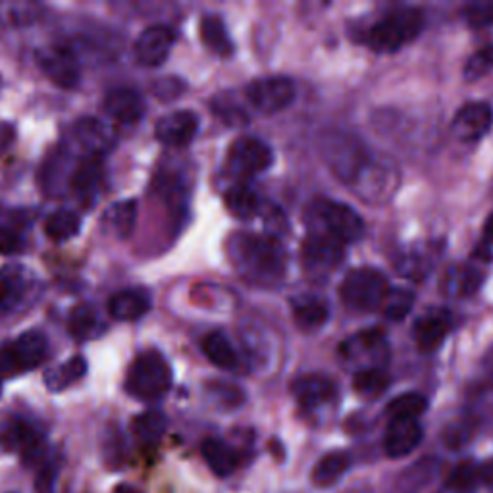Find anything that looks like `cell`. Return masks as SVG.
<instances>
[{"instance_id":"cell-1","label":"cell","mask_w":493,"mask_h":493,"mask_svg":"<svg viewBox=\"0 0 493 493\" xmlns=\"http://www.w3.org/2000/svg\"><path fill=\"white\" fill-rule=\"evenodd\" d=\"M227 255L236 270L258 286H274L286 274L288 255L274 237L236 234L227 241Z\"/></svg>"},{"instance_id":"cell-2","label":"cell","mask_w":493,"mask_h":493,"mask_svg":"<svg viewBox=\"0 0 493 493\" xmlns=\"http://www.w3.org/2000/svg\"><path fill=\"white\" fill-rule=\"evenodd\" d=\"M425 27V14L413 6L387 12L368 31V45L376 52H395L416 39Z\"/></svg>"},{"instance_id":"cell-3","label":"cell","mask_w":493,"mask_h":493,"mask_svg":"<svg viewBox=\"0 0 493 493\" xmlns=\"http://www.w3.org/2000/svg\"><path fill=\"white\" fill-rule=\"evenodd\" d=\"M173 376L168 361L158 351H145L130 366L126 392L141 401L164 397L172 387Z\"/></svg>"},{"instance_id":"cell-4","label":"cell","mask_w":493,"mask_h":493,"mask_svg":"<svg viewBox=\"0 0 493 493\" xmlns=\"http://www.w3.org/2000/svg\"><path fill=\"white\" fill-rule=\"evenodd\" d=\"M307 220L312 226V234L330 236L343 245L361 239L364 234L362 218L343 203L316 201L307 210Z\"/></svg>"},{"instance_id":"cell-5","label":"cell","mask_w":493,"mask_h":493,"mask_svg":"<svg viewBox=\"0 0 493 493\" xmlns=\"http://www.w3.org/2000/svg\"><path fill=\"white\" fill-rule=\"evenodd\" d=\"M340 293L351 310L372 312L383 307L387 295H390V284L380 270L364 267L351 270L345 276Z\"/></svg>"},{"instance_id":"cell-6","label":"cell","mask_w":493,"mask_h":493,"mask_svg":"<svg viewBox=\"0 0 493 493\" xmlns=\"http://www.w3.org/2000/svg\"><path fill=\"white\" fill-rule=\"evenodd\" d=\"M47 353L48 341L45 333L39 330H27L14 343L0 349V372L6 376L29 372L43 364Z\"/></svg>"},{"instance_id":"cell-7","label":"cell","mask_w":493,"mask_h":493,"mask_svg":"<svg viewBox=\"0 0 493 493\" xmlns=\"http://www.w3.org/2000/svg\"><path fill=\"white\" fill-rule=\"evenodd\" d=\"M0 451L22 453L31 465V461L39 459L43 453V435L33 422L20 416H8L0 422Z\"/></svg>"},{"instance_id":"cell-8","label":"cell","mask_w":493,"mask_h":493,"mask_svg":"<svg viewBox=\"0 0 493 493\" xmlns=\"http://www.w3.org/2000/svg\"><path fill=\"white\" fill-rule=\"evenodd\" d=\"M246 99L264 114L286 110L295 99V83L289 78H262L246 87Z\"/></svg>"},{"instance_id":"cell-9","label":"cell","mask_w":493,"mask_h":493,"mask_svg":"<svg viewBox=\"0 0 493 493\" xmlns=\"http://www.w3.org/2000/svg\"><path fill=\"white\" fill-rule=\"evenodd\" d=\"M343 243L322 234H310L301 249L303 267L312 276H328L343 260Z\"/></svg>"},{"instance_id":"cell-10","label":"cell","mask_w":493,"mask_h":493,"mask_svg":"<svg viewBox=\"0 0 493 493\" xmlns=\"http://www.w3.org/2000/svg\"><path fill=\"white\" fill-rule=\"evenodd\" d=\"M37 64L43 74L62 89H74L81 79L79 64L74 52L66 47H45L37 52Z\"/></svg>"},{"instance_id":"cell-11","label":"cell","mask_w":493,"mask_h":493,"mask_svg":"<svg viewBox=\"0 0 493 493\" xmlns=\"http://www.w3.org/2000/svg\"><path fill=\"white\" fill-rule=\"evenodd\" d=\"M272 149L255 137H239L230 147V156H227V164H230L234 173L239 175L262 173L272 166Z\"/></svg>"},{"instance_id":"cell-12","label":"cell","mask_w":493,"mask_h":493,"mask_svg":"<svg viewBox=\"0 0 493 493\" xmlns=\"http://www.w3.org/2000/svg\"><path fill=\"white\" fill-rule=\"evenodd\" d=\"M175 43V33L164 24H154L139 35L135 41V58L141 66L158 68L163 66Z\"/></svg>"},{"instance_id":"cell-13","label":"cell","mask_w":493,"mask_h":493,"mask_svg":"<svg viewBox=\"0 0 493 493\" xmlns=\"http://www.w3.org/2000/svg\"><path fill=\"white\" fill-rule=\"evenodd\" d=\"M199 131V116L191 110H178L163 116L154 126V137L166 147H187Z\"/></svg>"},{"instance_id":"cell-14","label":"cell","mask_w":493,"mask_h":493,"mask_svg":"<svg viewBox=\"0 0 493 493\" xmlns=\"http://www.w3.org/2000/svg\"><path fill=\"white\" fill-rule=\"evenodd\" d=\"M493 123V110L488 102H468L456 112L451 131L461 141H478L484 137Z\"/></svg>"},{"instance_id":"cell-15","label":"cell","mask_w":493,"mask_h":493,"mask_svg":"<svg viewBox=\"0 0 493 493\" xmlns=\"http://www.w3.org/2000/svg\"><path fill=\"white\" fill-rule=\"evenodd\" d=\"M422 442V428L416 420H390L385 437H383V449L392 456V459H401V456L411 455Z\"/></svg>"},{"instance_id":"cell-16","label":"cell","mask_w":493,"mask_h":493,"mask_svg":"<svg viewBox=\"0 0 493 493\" xmlns=\"http://www.w3.org/2000/svg\"><path fill=\"white\" fill-rule=\"evenodd\" d=\"M387 353L385 340L382 331L378 330H366L357 333L355 338H351L341 345V355L351 361H362L370 362V368H378V362H383Z\"/></svg>"},{"instance_id":"cell-17","label":"cell","mask_w":493,"mask_h":493,"mask_svg":"<svg viewBox=\"0 0 493 493\" xmlns=\"http://www.w3.org/2000/svg\"><path fill=\"white\" fill-rule=\"evenodd\" d=\"M291 393L299 404L314 409L336 397V383L324 374H305L291 383Z\"/></svg>"},{"instance_id":"cell-18","label":"cell","mask_w":493,"mask_h":493,"mask_svg":"<svg viewBox=\"0 0 493 493\" xmlns=\"http://www.w3.org/2000/svg\"><path fill=\"white\" fill-rule=\"evenodd\" d=\"M151 293L147 289L135 288L112 295L109 301V312L114 320L131 322L145 316L151 310Z\"/></svg>"},{"instance_id":"cell-19","label":"cell","mask_w":493,"mask_h":493,"mask_svg":"<svg viewBox=\"0 0 493 493\" xmlns=\"http://www.w3.org/2000/svg\"><path fill=\"white\" fill-rule=\"evenodd\" d=\"M104 109L121 123H135L145 116V100L135 89L118 87L104 99Z\"/></svg>"},{"instance_id":"cell-20","label":"cell","mask_w":493,"mask_h":493,"mask_svg":"<svg viewBox=\"0 0 493 493\" xmlns=\"http://www.w3.org/2000/svg\"><path fill=\"white\" fill-rule=\"evenodd\" d=\"M449 333V316L444 310H430L414 326V340L422 353H430L444 343Z\"/></svg>"},{"instance_id":"cell-21","label":"cell","mask_w":493,"mask_h":493,"mask_svg":"<svg viewBox=\"0 0 493 493\" xmlns=\"http://www.w3.org/2000/svg\"><path fill=\"white\" fill-rule=\"evenodd\" d=\"M201 39L208 50H213L215 55L227 58L234 55V41L227 33L226 24L220 20L218 16H205L201 20Z\"/></svg>"},{"instance_id":"cell-22","label":"cell","mask_w":493,"mask_h":493,"mask_svg":"<svg viewBox=\"0 0 493 493\" xmlns=\"http://www.w3.org/2000/svg\"><path fill=\"white\" fill-rule=\"evenodd\" d=\"M137 220V203L133 199L121 201L118 205H112L102 216V227L104 232L116 236L118 239L128 237Z\"/></svg>"},{"instance_id":"cell-23","label":"cell","mask_w":493,"mask_h":493,"mask_svg":"<svg viewBox=\"0 0 493 493\" xmlns=\"http://www.w3.org/2000/svg\"><path fill=\"white\" fill-rule=\"evenodd\" d=\"M349 456L341 451H333L324 455L322 459L314 465L310 472V482L316 488H330L333 484H338L343 474L349 468Z\"/></svg>"},{"instance_id":"cell-24","label":"cell","mask_w":493,"mask_h":493,"mask_svg":"<svg viewBox=\"0 0 493 493\" xmlns=\"http://www.w3.org/2000/svg\"><path fill=\"white\" fill-rule=\"evenodd\" d=\"M206 465L210 467L216 477H230V474L237 468V453L234 447L227 446L222 439H206L201 447Z\"/></svg>"},{"instance_id":"cell-25","label":"cell","mask_w":493,"mask_h":493,"mask_svg":"<svg viewBox=\"0 0 493 493\" xmlns=\"http://www.w3.org/2000/svg\"><path fill=\"white\" fill-rule=\"evenodd\" d=\"M201 349L205 357L218 368L234 370L237 366V353L232 341L226 338L224 331H210L203 338Z\"/></svg>"},{"instance_id":"cell-26","label":"cell","mask_w":493,"mask_h":493,"mask_svg":"<svg viewBox=\"0 0 493 493\" xmlns=\"http://www.w3.org/2000/svg\"><path fill=\"white\" fill-rule=\"evenodd\" d=\"M482 281V276L478 270H474L472 267H453L446 272L442 279V289L449 297H468L478 289Z\"/></svg>"},{"instance_id":"cell-27","label":"cell","mask_w":493,"mask_h":493,"mask_svg":"<svg viewBox=\"0 0 493 493\" xmlns=\"http://www.w3.org/2000/svg\"><path fill=\"white\" fill-rule=\"evenodd\" d=\"M168 428V418L161 411H147L135 416L131 430L139 444L154 446L163 439Z\"/></svg>"},{"instance_id":"cell-28","label":"cell","mask_w":493,"mask_h":493,"mask_svg":"<svg viewBox=\"0 0 493 493\" xmlns=\"http://www.w3.org/2000/svg\"><path fill=\"white\" fill-rule=\"evenodd\" d=\"M76 137L81 143V147L89 152L93 158H97L100 152L107 151L110 147V133L104 130L95 118H85L79 120L76 126Z\"/></svg>"},{"instance_id":"cell-29","label":"cell","mask_w":493,"mask_h":493,"mask_svg":"<svg viewBox=\"0 0 493 493\" xmlns=\"http://www.w3.org/2000/svg\"><path fill=\"white\" fill-rule=\"evenodd\" d=\"M293 316H295V322L299 328L305 330V331H314L326 324L330 310H328L326 301H322V299L305 297V299H301V301L295 303Z\"/></svg>"},{"instance_id":"cell-30","label":"cell","mask_w":493,"mask_h":493,"mask_svg":"<svg viewBox=\"0 0 493 493\" xmlns=\"http://www.w3.org/2000/svg\"><path fill=\"white\" fill-rule=\"evenodd\" d=\"M87 374V362L83 357H74L64 364L50 368L45 372V383L48 392H62L66 387L79 382Z\"/></svg>"},{"instance_id":"cell-31","label":"cell","mask_w":493,"mask_h":493,"mask_svg":"<svg viewBox=\"0 0 493 493\" xmlns=\"http://www.w3.org/2000/svg\"><path fill=\"white\" fill-rule=\"evenodd\" d=\"M81 220L72 210H57L45 222V234L52 241H68L79 234Z\"/></svg>"},{"instance_id":"cell-32","label":"cell","mask_w":493,"mask_h":493,"mask_svg":"<svg viewBox=\"0 0 493 493\" xmlns=\"http://www.w3.org/2000/svg\"><path fill=\"white\" fill-rule=\"evenodd\" d=\"M226 208L239 220H249L258 213V197L246 185H236L226 193Z\"/></svg>"},{"instance_id":"cell-33","label":"cell","mask_w":493,"mask_h":493,"mask_svg":"<svg viewBox=\"0 0 493 493\" xmlns=\"http://www.w3.org/2000/svg\"><path fill=\"white\" fill-rule=\"evenodd\" d=\"M69 331L79 341L93 340L102 331V320L91 307H78L69 314Z\"/></svg>"},{"instance_id":"cell-34","label":"cell","mask_w":493,"mask_h":493,"mask_svg":"<svg viewBox=\"0 0 493 493\" xmlns=\"http://www.w3.org/2000/svg\"><path fill=\"white\" fill-rule=\"evenodd\" d=\"M428 409V401L425 395L420 393H414V392H409V393H403L395 399H392V403L387 404V416H390V420H397V418H403V420H416L420 414H425Z\"/></svg>"},{"instance_id":"cell-35","label":"cell","mask_w":493,"mask_h":493,"mask_svg":"<svg viewBox=\"0 0 493 493\" xmlns=\"http://www.w3.org/2000/svg\"><path fill=\"white\" fill-rule=\"evenodd\" d=\"M387 385H390V376L382 368H361L353 378L355 392L364 399L380 397Z\"/></svg>"},{"instance_id":"cell-36","label":"cell","mask_w":493,"mask_h":493,"mask_svg":"<svg viewBox=\"0 0 493 493\" xmlns=\"http://www.w3.org/2000/svg\"><path fill=\"white\" fill-rule=\"evenodd\" d=\"M435 472H437L435 461H430V459L420 461L418 465L411 467L407 472H404V477L399 480V488L403 493H420L434 480Z\"/></svg>"},{"instance_id":"cell-37","label":"cell","mask_w":493,"mask_h":493,"mask_svg":"<svg viewBox=\"0 0 493 493\" xmlns=\"http://www.w3.org/2000/svg\"><path fill=\"white\" fill-rule=\"evenodd\" d=\"M478 484H480V465H477L474 461H465L461 465H456L447 478V488L456 493H467Z\"/></svg>"},{"instance_id":"cell-38","label":"cell","mask_w":493,"mask_h":493,"mask_svg":"<svg viewBox=\"0 0 493 493\" xmlns=\"http://www.w3.org/2000/svg\"><path fill=\"white\" fill-rule=\"evenodd\" d=\"M414 307V293L409 289H390L385 303H383V314L392 320H403Z\"/></svg>"},{"instance_id":"cell-39","label":"cell","mask_w":493,"mask_h":493,"mask_svg":"<svg viewBox=\"0 0 493 493\" xmlns=\"http://www.w3.org/2000/svg\"><path fill=\"white\" fill-rule=\"evenodd\" d=\"M100 178V163L99 158H85V161L74 170L72 173V185L78 193H81V195H85V193H89L97 182Z\"/></svg>"},{"instance_id":"cell-40","label":"cell","mask_w":493,"mask_h":493,"mask_svg":"<svg viewBox=\"0 0 493 493\" xmlns=\"http://www.w3.org/2000/svg\"><path fill=\"white\" fill-rule=\"evenodd\" d=\"M39 6L24 3V5H0V22L5 26H29L37 20Z\"/></svg>"},{"instance_id":"cell-41","label":"cell","mask_w":493,"mask_h":493,"mask_svg":"<svg viewBox=\"0 0 493 493\" xmlns=\"http://www.w3.org/2000/svg\"><path fill=\"white\" fill-rule=\"evenodd\" d=\"M489 69H493V45L482 48L468 60V64L465 68V78L468 81H477L482 76H486Z\"/></svg>"},{"instance_id":"cell-42","label":"cell","mask_w":493,"mask_h":493,"mask_svg":"<svg viewBox=\"0 0 493 493\" xmlns=\"http://www.w3.org/2000/svg\"><path fill=\"white\" fill-rule=\"evenodd\" d=\"M58 463L55 459L50 461H45L41 467H39V472H37V478H35V491L37 493H52L55 491V484H57V478H58Z\"/></svg>"},{"instance_id":"cell-43","label":"cell","mask_w":493,"mask_h":493,"mask_svg":"<svg viewBox=\"0 0 493 493\" xmlns=\"http://www.w3.org/2000/svg\"><path fill=\"white\" fill-rule=\"evenodd\" d=\"M465 17L472 27L493 26V3H474L465 8Z\"/></svg>"},{"instance_id":"cell-44","label":"cell","mask_w":493,"mask_h":493,"mask_svg":"<svg viewBox=\"0 0 493 493\" xmlns=\"http://www.w3.org/2000/svg\"><path fill=\"white\" fill-rule=\"evenodd\" d=\"M24 251V241L8 226H0V255H17Z\"/></svg>"},{"instance_id":"cell-45","label":"cell","mask_w":493,"mask_h":493,"mask_svg":"<svg viewBox=\"0 0 493 493\" xmlns=\"http://www.w3.org/2000/svg\"><path fill=\"white\" fill-rule=\"evenodd\" d=\"M152 91H154L156 99H161V100H173V99H178L182 95L184 83L178 78H166L163 81L154 83Z\"/></svg>"},{"instance_id":"cell-46","label":"cell","mask_w":493,"mask_h":493,"mask_svg":"<svg viewBox=\"0 0 493 493\" xmlns=\"http://www.w3.org/2000/svg\"><path fill=\"white\" fill-rule=\"evenodd\" d=\"M16 295L17 291L14 286V279H10L6 274H0V307L12 303Z\"/></svg>"},{"instance_id":"cell-47","label":"cell","mask_w":493,"mask_h":493,"mask_svg":"<svg viewBox=\"0 0 493 493\" xmlns=\"http://www.w3.org/2000/svg\"><path fill=\"white\" fill-rule=\"evenodd\" d=\"M480 484H484L488 491L493 493V461L480 465Z\"/></svg>"},{"instance_id":"cell-48","label":"cell","mask_w":493,"mask_h":493,"mask_svg":"<svg viewBox=\"0 0 493 493\" xmlns=\"http://www.w3.org/2000/svg\"><path fill=\"white\" fill-rule=\"evenodd\" d=\"M484 237L488 243H493V215H489V218L486 220L484 226Z\"/></svg>"},{"instance_id":"cell-49","label":"cell","mask_w":493,"mask_h":493,"mask_svg":"<svg viewBox=\"0 0 493 493\" xmlns=\"http://www.w3.org/2000/svg\"><path fill=\"white\" fill-rule=\"evenodd\" d=\"M341 493H374V491L370 489L368 486H357V488H349V489H345Z\"/></svg>"},{"instance_id":"cell-50","label":"cell","mask_w":493,"mask_h":493,"mask_svg":"<svg viewBox=\"0 0 493 493\" xmlns=\"http://www.w3.org/2000/svg\"><path fill=\"white\" fill-rule=\"evenodd\" d=\"M116 493H137L133 488H130V486H120L118 489H116Z\"/></svg>"},{"instance_id":"cell-51","label":"cell","mask_w":493,"mask_h":493,"mask_svg":"<svg viewBox=\"0 0 493 493\" xmlns=\"http://www.w3.org/2000/svg\"><path fill=\"white\" fill-rule=\"evenodd\" d=\"M0 395H3V382H0Z\"/></svg>"}]
</instances>
